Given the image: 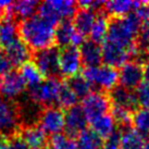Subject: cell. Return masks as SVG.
<instances>
[{"label":"cell","mask_w":149,"mask_h":149,"mask_svg":"<svg viewBox=\"0 0 149 149\" xmlns=\"http://www.w3.org/2000/svg\"><path fill=\"white\" fill-rule=\"evenodd\" d=\"M121 132L116 131L109 137L104 139V149H120Z\"/></svg>","instance_id":"d590c367"},{"label":"cell","mask_w":149,"mask_h":149,"mask_svg":"<svg viewBox=\"0 0 149 149\" xmlns=\"http://www.w3.org/2000/svg\"><path fill=\"white\" fill-rule=\"evenodd\" d=\"M108 29H109V21L104 13H100L97 15L95 23L91 27V31L89 33L91 39L96 42H104L107 38Z\"/></svg>","instance_id":"83f0119b"},{"label":"cell","mask_w":149,"mask_h":149,"mask_svg":"<svg viewBox=\"0 0 149 149\" xmlns=\"http://www.w3.org/2000/svg\"><path fill=\"white\" fill-rule=\"evenodd\" d=\"M143 2L139 1H126V0H116L104 2V9L113 17H126L131 13L135 12L141 6Z\"/></svg>","instance_id":"7402d4cb"},{"label":"cell","mask_w":149,"mask_h":149,"mask_svg":"<svg viewBox=\"0 0 149 149\" xmlns=\"http://www.w3.org/2000/svg\"><path fill=\"white\" fill-rule=\"evenodd\" d=\"M65 114V135L70 137H77L82 132L86 130V126L88 124L87 118L84 113V110L82 106L76 104L74 107L68 109Z\"/></svg>","instance_id":"5bb4252c"},{"label":"cell","mask_w":149,"mask_h":149,"mask_svg":"<svg viewBox=\"0 0 149 149\" xmlns=\"http://www.w3.org/2000/svg\"><path fill=\"white\" fill-rule=\"evenodd\" d=\"M25 88L26 83L17 71H12L0 77V95L7 99L14 101L15 98L21 97Z\"/></svg>","instance_id":"7c38bea8"},{"label":"cell","mask_w":149,"mask_h":149,"mask_svg":"<svg viewBox=\"0 0 149 149\" xmlns=\"http://www.w3.org/2000/svg\"><path fill=\"white\" fill-rule=\"evenodd\" d=\"M1 139H2V137H0V141H1Z\"/></svg>","instance_id":"ee69618b"},{"label":"cell","mask_w":149,"mask_h":149,"mask_svg":"<svg viewBox=\"0 0 149 149\" xmlns=\"http://www.w3.org/2000/svg\"><path fill=\"white\" fill-rule=\"evenodd\" d=\"M0 149H29V147L22 139L21 136L17 135L9 139L2 138L0 141Z\"/></svg>","instance_id":"e575fe53"},{"label":"cell","mask_w":149,"mask_h":149,"mask_svg":"<svg viewBox=\"0 0 149 149\" xmlns=\"http://www.w3.org/2000/svg\"><path fill=\"white\" fill-rule=\"evenodd\" d=\"M143 65V71H144V79H145V82L149 83V57L143 61L141 63Z\"/></svg>","instance_id":"ab89813d"},{"label":"cell","mask_w":149,"mask_h":149,"mask_svg":"<svg viewBox=\"0 0 149 149\" xmlns=\"http://www.w3.org/2000/svg\"><path fill=\"white\" fill-rule=\"evenodd\" d=\"M56 42L60 47L65 48V47H77L84 42V36L75 29L73 23L68 20V21L60 22L57 27H56Z\"/></svg>","instance_id":"9a60e30c"},{"label":"cell","mask_w":149,"mask_h":149,"mask_svg":"<svg viewBox=\"0 0 149 149\" xmlns=\"http://www.w3.org/2000/svg\"><path fill=\"white\" fill-rule=\"evenodd\" d=\"M49 147L51 149H77L76 141L65 134H59L51 137Z\"/></svg>","instance_id":"1f68e13d"},{"label":"cell","mask_w":149,"mask_h":149,"mask_svg":"<svg viewBox=\"0 0 149 149\" xmlns=\"http://www.w3.org/2000/svg\"><path fill=\"white\" fill-rule=\"evenodd\" d=\"M2 12H4L3 10H1V9H0V22H1V15H2Z\"/></svg>","instance_id":"b9f144b4"},{"label":"cell","mask_w":149,"mask_h":149,"mask_svg":"<svg viewBox=\"0 0 149 149\" xmlns=\"http://www.w3.org/2000/svg\"><path fill=\"white\" fill-rule=\"evenodd\" d=\"M77 2L71 0H49L39 4V15L52 25L68 21L77 11Z\"/></svg>","instance_id":"5b68a950"},{"label":"cell","mask_w":149,"mask_h":149,"mask_svg":"<svg viewBox=\"0 0 149 149\" xmlns=\"http://www.w3.org/2000/svg\"><path fill=\"white\" fill-rule=\"evenodd\" d=\"M77 100H79V98L76 97V95L72 91V89H71L70 87L68 86L66 84H62L58 97L59 107L65 108L66 110H68V109L76 106Z\"/></svg>","instance_id":"4dcf8cb0"},{"label":"cell","mask_w":149,"mask_h":149,"mask_svg":"<svg viewBox=\"0 0 149 149\" xmlns=\"http://www.w3.org/2000/svg\"><path fill=\"white\" fill-rule=\"evenodd\" d=\"M66 85L70 87L77 98H86L91 93H93V85L82 75H75L70 77L66 82Z\"/></svg>","instance_id":"4316f807"},{"label":"cell","mask_w":149,"mask_h":149,"mask_svg":"<svg viewBox=\"0 0 149 149\" xmlns=\"http://www.w3.org/2000/svg\"><path fill=\"white\" fill-rule=\"evenodd\" d=\"M19 38H20L19 26L14 17L6 14V17L0 22V46L6 49L8 46L17 42Z\"/></svg>","instance_id":"d6986e66"},{"label":"cell","mask_w":149,"mask_h":149,"mask_svg":"<svg viewBox=\"0 0 149 149\" xmlns=\"http://www.w3.org/2000/svg\"><path fill=\"white\" fill-rule=\"evenodd\" d=\"M39 2L33 0H23L12 2L11 7L4 11V14H9L11 17H17L23 20L35 15V12L39 9Z\"/></svg>","instance_id":"603a6c76"},{"label":"cell","mask_w":149,"mask_h":149,"mask_svg":"<svg viewBox=\"0 0 149 149\" xmlns=\"http://www.w3.org/2000/svg\"><path fill=\"white\" fill-rule=\"evenodd\" d=\"M13 63L4 52H0V77L13 71Z\"/></svg>","instance_id":"8d00e7d4"},{"label":"cell","mask_w":149,"mask_h":149,"mask_svg":"<svg viewBox=\"0 0 149 149\" xmlns=\"http://www.w3.org/2000/svg\"><path fill=\"white\" fill-rule=\"evenodd\" d=\"M144 71L141 62L136 60H131L120 68L119 71V82L121 86L134 91L143 83Z\"/></svg>","instance_id":"8fae6325"},{"label":"cell","mask_w":149,"mask_h":149,"mask_svg":"<svg viewBox=\"0 0 149 149\" xmlns=\"http://www.w3.org/2000/svg\"><path fill=\"white\" fill-rule=\"evenodd\" d=\"M19 32L29 48L36 51L50 48L56 42V26L40 15H33L21 21Z\"/></svg>","instance_id":"6da1fadb"},{"label":"cell","mask_w":149,"mask_h":149,"mask_svg":"<svg viewBox=\"0 0 149 149\" xmlns=\"http://www.w3.org/2000/svg\"><path fill=\"white\" fill-rule=\"evenodd\" d=\"M102 50V61L106 65L111 68H121L125 63L131 61V59L136 57L138 54V47L126 48L106 39L101 46Z\"/></svg>","instance_id":"ba28073f"},{"label":"cell","mask_w":149,"mask_h":149,"mask_svg":"<svg viewBox=\"0 0 149 149\" xmlns=\"http://www.w3.org/2000/svg\"><path fill=\"white\" fill-rule=\"evenodd\" d=\"M143 149H149V139L145 141V144H144V147H143Z\"/></svg>","instance_id":"60d3db41"},{"label":"cell","mask_w":149,"mask_h":149,"mask_svg":"<svg viewBox=\"0 0 149 149\" xmlns=\"http://www.w3.org/2000/svg\"><path fill=\"white\" fill-rule=\"evenodd\" d=\"M82 58L77 47H65L60 50V72L68 79L73 77L81 70Z\"/></svg>","instance_id":"4fadbf2b"},{"label":"cell","mask_w":149,"mask_h":149,"mask_svg":"<svg viewBox=\"0 0 149 149\" xmlns=\"http://www.w3.org/2000/svg\"><path fill=\"white\" fill-rule=\"evenodd\" d=\"M77 6L79 8L83 9H88L91 11H99L101 10L102 7H104V2L102 1H91V0H83V1H79L77 2Z\"/></svg>","instance_id":"74e56055"},{"label":"cell","mask_w":149,"mask_h":149,"mask_svg":"<svg viewBox=\"0 0 149 149\" xmlns=\"http://www.w3.org/2000/svg\"><path fill=\"white\" fill-rule=\"evenodd\" d=\"M79 54L82 58V63L85 68H94V66L101 65L102 62V50L100 44L96 42L84 40V42L81 45Z\"/></svg>","instance_id":"e0dca14e"},{"label":"cell","mask_w":149,"mask_h":149,"mask_svg":"<svg viewBox=\"0 0 149 149\" xmlns=\"http://www.w3.org/2000/svg\"><path fill=\"white\" fill-rule=\"evenodd\" d=\"M77 149H104V139L91 130H85L77 136Z\"/></svg>","instance_id":"484cf974"},{"label":"cell","mask_w":149,"mask_h":149,"mask_svg":"<svg viewBox=\"0 0 149 149\" xmlns=\"http://www.w3.org/2000/svg\"><path fill=\"white\" fill-rule=\"evenodd\" d=\"M22 130L19 107L15 101L0 95V137L9 139L19 135Z\"/></svg>","instance_id":"3957f363"},{"label":"cell","mask_w":149,"mask_h":149,"mask_svg":"<svg viewBox=\"0 0 149 149\" xmlns=\"http://www.w3.org/2000/svg\"><path fill=\"white\" fill-rule=\"evenodd\" d=\"M82 108L87 118L88 123L101 116H104L111 111V102L109 96L102 91H93L86 98L83 99Z\"/></svg>","instance_id":"30bf717a"},{"label":"cell","mask_w":149,"mask_h":149,"mask_svg":"<svg viewBox=\"0 0 149 149\" xmlns=\"http://www.w3.org/2000/svg\"><path fill=\"white\" fill-rule=\"evenodd\" d=\"M144 144V136H141L134 128L131 126L122 127L120 149H143Z\"/></svg>","instance_id":"d4e9b609"},{"label":"cell","mask_w":149,"mask_h":149,"mask_svg":"<svg viewBox=\"0 0 149 149\" xmlns=\"http://www.w3.org/2000/svg\"><path fill=\"white\" fill-rule=\"evenodd\" d=\"M137 47L143 54H149V23L141 26L136 40Z\"/></svg>","instance_id":"d6a6232c"},{"label":"cell","mask_w":149,"mask_h":149,"mask_svg":"<svg viewBox=\"0 0 149 149\" xmlns=\"http://www.w3.org/2000/svg\"><path fill=\"white\" fill-rule=\"evenodd\" d=\"M109 99H110L112 107L122 108V109L128 110L133 113L138 109L135 91L126 89L121 85L116 86L112 91H110Z\"/></svg>","instance_id":"2e32d148"},{"label":"cell","mask_w":149,"mask_h":149,"mask_svg":"<svg viewBox=\"0 0 149 149\" xmlns=\"http://www.w3.org/2000/svg\"><path fill=\"white\" fill-rule=\"evenodd\" d=\"M135 96H136L138 107L149 108V83L143 82L135 89Z\"/></svg>","instance_id":"836d02e7"},{"label":"cell","mask_w":149,"mask_h":149,"mask_svg":"<svg viewBox=\"0 0 149 149\" xmlns=\"http://www.w3.org/2000/svg\"><path fill=\"white\" fill-rule=\"evenodd\" d=\"M20 136L26 143L29 149H46L48 139L44 131L38 125H32L21 130Z\"/></svg>","instance_id":"ac0fdd59"},{"label":"cell","mask_w":149,"mask_h":149,"mask_svg":"<svg viewBox=\"0 0 149 149\" xmlns=\"http://www.w3.org/2000/svg\"><path fill=\"white\" fill-rule=\"evenodd\" d=\"M135 13L137 14V17H139L143 25L149 23V3L143 2L141 7L135 11Z\"/></svg>","instance_id":"f35d334b"},{"label":"cell","mask_w":149,"mask_h":149,"mask_svg":"<svg viewBox=\"0 0 149 149\" xmlns=\"http://www.w3.org/2000/svg\"><path fill=\"white\" fill-rule=\"evenodd\" d=\"M89 125H91V130L93 132L96 133L101 138H104V139L116 131V122L110 113H107L104 116H101L95 120L91 121Z\"/></svg>","instance_id":"cb8c5ba5"},{"label":"cell","mask_w":149,"mask_h":149,"mask_svg":"<svg viewBox=\"0 0 149 149\" xmlns=\"http://www.w3.org/2000/svg\"><path fill=\"white\" fill-rule=\"evenodd\" d=\"M4 54L8 56L14 66H22L29 62L31 58V50L21 38L14 42L4 49Z\"/></svg>","instance_id":"ffe728a7"},{"label":"cell","mask_w":149,"mask_h":149,"mask_svg":"<svg viewBox=\"0 0 149 149\" xmlns=\"http://www.w3.org/2000/svg\"><path fill=\"white\" fill-rule=\"evenodd\" d=\"M20 73H21L23 79L25 81V83L27 84L29 86L40 83L42 79H44V76L39 72L37 66L34 64V62H27L23 64L21 66Z\"/></svg>","instance_id":"f546056e"},{"label":"cell","mask_w":149,"mask_h":149,"mask_svg":"<svg viewBox=\"0 0 149 149\" xmlns=\"http://www.w3.org/2000/svg\"><path fill=\"white\" fill-rule=\"evenodd\" d=\"M62 83L59 79H44L40 83L29 86L27 98L40 107H54L58 104Z\"/></svg>","instance_id":"277c9868"},{"label":"cell","mask_w":149,"mask_h":149,"mask_svg":"<svg viewBox=\"0 0 149 149\" xmlns=\"http://www.w3.org/2000/svg\"><path fill=\"white\" fill-rule=\"evenodd\" d=\"M34 64L46 79H58L60 72V50L57 47L35 51Z\"/></svg>","instance_id":"8992f818"},{"label":"cell","mask_w":149,"mask_h":149,"mask_svg":"<svg viewBox=\"0 0 149 149\" xmlns=\"http://www.w3.org/2000/svg\"><path fill=\"white\" fill-rule=\"evenodd\" d=\"M38 126L46 135H59L64 131L65 114L62 109L57 106L44 108L38 119Z\"/></svg>","instance_id":"9c48e42d"},{"label":"cell","mask_w":149,"mask_h":149,"mask_svg":"<svg viewBox=\"0 0 149 149\" xmlns=\"http://www.w3.org/2000/svg\"><path fill=\"white\" fill-rule=\"evenodd\" d=\"M143 23L135 12L122 17H112L109 21L108 40L126 47L136 48V39Z\"/></svg>","instance_id":"7a4b0ae2"},{"label":"cell","mask_w":149,"mask_h":149,"mask_svg":"<svg viewBox=\"0 0 149 149\" xmlns=\"http://www.w3.org/2000/svg\"><path fill=\"white\" fill-rule=\"evenodd\" d=\"M83 76L93 85L101 91H112L119 82V72L108 65L85 68Z\"/></svg>","instance_id":"52a82bcc"},{"label":"cell","mask_w":149,"mask_h":149,"mask_svg":"<svg viewBox=\"0 0 149 149\" xmlns=\"http://www.w3.org/2000/svg\"><path fill=\"white\" fill-rule=\"evenodd\" d=\"M46 149H51V148H50L49 146H48V147H47V148H46Z\"/></svg>","instance_id":"7bdbcfd3"},{"label":"cell","mask_w":149,"mask_h":149,"mask_svg":"<svg viewBox=\"0 0 149 149\" xmlns=\"http://www.w3.org/2000/svg\"><path fill=\"white\" fill-rule=\"evenodd\" d=\"M132 124L134 130L145 137L149 135V108H141L137 109L133 113Z\"/></svg>","instance_id":"f1b7e54d"},{"label":"cell","mask_w":149,"mask_h":149,"mask_svg":"<svg viewBox=\"0 0 149 149\" xmlns=\"http://www.w3.org/2000/svg\"><path fill=\"white\" fill-rule=\"evenodd\" d=\"M96 19H97V13L95 11H91L88 9L79 8L74 14V25L75 29L79 32L82 36H86L89 35L91 31V27L95 23Z\"/></svg>","instance_id":"44dd1931"}]
</instances>
